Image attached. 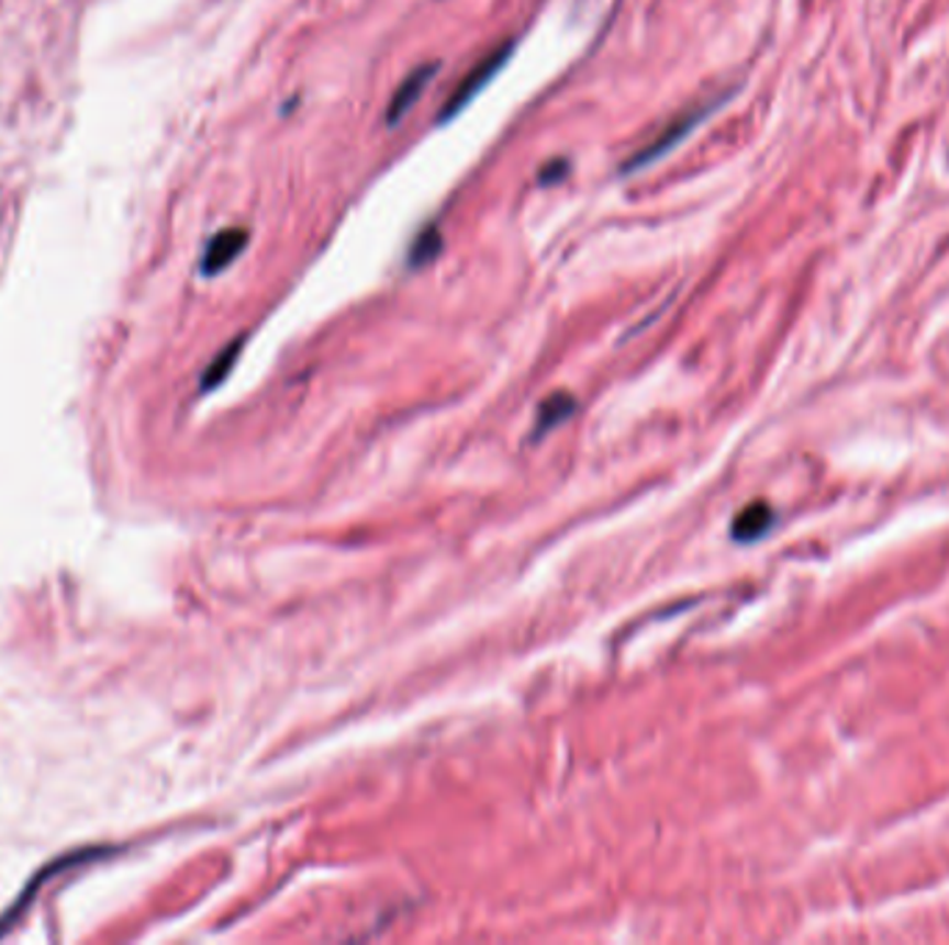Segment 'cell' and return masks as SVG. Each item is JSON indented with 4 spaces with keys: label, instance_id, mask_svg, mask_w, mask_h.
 <instances>
[{
    "label": "cell",
    "instance_id": "cell-1",
    "mask_svg": "<svg viewBox=\"0 0 949 945\" xmlns=\"http://www.w3.org/2000/svg\"><path fill=\"white\" fill-rule=\"evenodd\" d=\"M722 100L725 98L705 100V103H697V105H692V109H685V111H680V114H674V117L669 120L667 125H661V131H656V134H652L650 139H647L645 145L639 147V150L633 153V156L627 158L625 164H622V172H636V170H641V167H647V164L658 161L663 153H669L674 145H680L685 136L692 134V131L697 128V125L703 123L705 117H708L716 105H722Z\"/></svg>",
    "mask_w": 949,
    "mask_h": 945
},
{
    "label": "cell",
    "instance_id": "cell-2",
    "mask_svg": "<svg viewBox=\"0 0 949 945\" xmlns=\"http://www.w3.org/2000/svg\"><path fill=\"white\" fill-rule=\"evenodd\" d=\"M112 852H114V848H109V846H87V848H76V852L59 854V857L53 859V863H47L45 868L36 870V874L31 876L29 885H25L23 896H18V899H14V904L9 907V910L3 912V915H0V937H3V934L9 932V926H12V923L18 921V915H23L25 907H29L31 901H34L36 890H40L42 885H47V881H51L53 876L67 874V870L81 868V865L94 863V859L109 857V854H112Z\"/></svg>",
    "mask_w": 949,
    "mask_h": 945
},
{
    "label": "cell",
    "instance_id": "cell-3",
    "mask_svg": "<svg viewBox=\"0 0 949 945\" xmlns=\"http://www.w3.org/2000/svg\"><path fill=\"white\" fill-rule=\"evenodd\" d=\"M511 50H514V42H505V45H498V47H494V50H489L487 56H483V59L478 61V65H474L472 70H469L467 76L461 78V81H458V87L453 89L450 100H447V103L442 105V114H439L442 123H447V120H450V117H456L458 111H461L464 105H467L469 100L474 98V94L481 92V89L487 87V83L492 81L494 76H498L500 67H503L505 61L511 59Z\"/></svg>",
    "mask_w": 949,
    "mask_h": 945
},
{
    "label": "cell",
    "instance_id": "cell-4",
    "mask_svg": "<svg viewBox=\"0 0 949 945\" xmlns=\"http://www.w3.org/2000/svg\"><path fill=\"white\" fill-rule=\"evenodd\" d=\"M247 239H250V234H247L245 228H225L220 230L217 236H211V241L203 250V258H200V272H203L205 278H214V274L225 272V269L242 256V250L247 247Z\"/></svg>",
    "mask_w": 949,
    "mask_h": 945
},
{
    "label": "cell",
    "instance_id": "cell-5",
    "mask_svg": "<svg viewBox=\"0 0 949 945\" xmlns=\"http://www.w3.org/2000/svg\"><path fill=\"white\" fill-rule=\"evenodd\" d=\"M434 76H436V65H422V67H416L414 72H409V78H405V81L398 87V92L392 94V103H389V109H387V123H392V125L400 123V120L409 114L411 105L420 100L425 83H428Z\"/></svg>",
    "mask_w": 949,
    "mask_h": 945
},
{
    "label": "cell",
    "instance_id": "cell-6",
    "mask_svg": "<svg viewBox=\"0 0 949 945\" xmlns=\"http://www.w3.org/2000/svg\"><path fill=\"white\" fill-rule=\"evenodd\" d=\"M772 521H774V510L769 508L767 503H752L747 505L736 519H733L730 532L738 543H752L761 536H767Z\"/></svg>",
    "mask_w": 949,
    "mask_h": 945
},
{
    "label": "cell",
    "instance_id": "cell-7",
    "mask_svg": "<svg viewBox=\"0 0 949 945\" xmlns=\"http://www.w3.org/2000/svg\"><path fill=\"white\" fill-rule=\"evenodd\" d=\"M574 410V400L569 397V394H552V397H547L545 403L539 405V414H536V427H534V436H539V432H547L550 427L561 425L563 419H569Z\"/></svg>",
    "mask_w": 949,
    "mask_h": 945
},
{
    "label": "cell",
    "instance_id": "cell-8",
    "mask_svg": "<svg viewBox=\"0 0 949 945\" xmlns=\"http://www.w3.org/2000/svg\"><path fill=\"white\" fill-rule=\"evenodd\" d=\"M239 352H242V339H236L234 345L225 347V350L220 352V356L214 358V361L209 363V369L203 372V380H200V392H211V389H217V385L223 383L225 378H228L231 369H234Z\"/></svg>",
    "mask_w": 949,
    "mask_h": 945
},
{
    "label": "cell",
    "instance_id": "cell-9",
    "mask_svg": "<svg viewBox=\"0 0 949 945\" xmlns=\"http://www.w3.org/2000/svg\"><path fill=\"white\" fill-rule=\"evenodd\" d=\"M439 250H442V230L436 228V225H428V228H422L420 234H416L414 245H411V252H409V263L414 269L425 267V263H431L436 256H439Z\"/></svg>",
    "mask_w": 949,
    "mask_h": 945
},
{
    "label": "cell",
    "instance_id": "cell-10",
    "mask_svg": "<svg viewBox=\"0 0 949 945\" xmlns=\"http://www.w3.org/2000/svg\"><path fill=\"white\" fill-rule=\"evenodd\" d=\"M563 176H567V164L563 161H552L550 167H545V170L539 172L542 183H556V181H561Z\"/></svg>",
    "mask_w": 949,
    "mask_h": 945
}]
</instances>
